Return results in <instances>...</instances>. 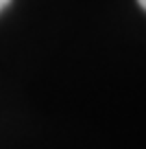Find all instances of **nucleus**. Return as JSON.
<instances>
[{
  "label": "nucleus",
  "mask_w": 146,
  "mask_h": 149,
  "mask_svg": "<svg viewBox=\"0 0 146 149\" xmlns=\"http://www.w3.org/2000/svg\"><path fill=\"white\" fill-rule=\"evenodd\" d=\"M137 2H140V7H142L144 11H146V0H137Z\"/></svg>",
  "instance_id": "2"
},
{
  "label": "nucleus",
  "mask_w": 146,
  "mask_h": 149,
  "mask_svg": "<svg viewBox=\"0 0 146 149\" xmlns=\"http://www.w3.org/2000/svg\"><path fill=\"white\" fill-rule=\"evenodd\" d=\"M9 2H11V0H0V11L5 9V7H7V5H9Z\"/></svg>",
  "instance_id": "1"
}]
</instances>
